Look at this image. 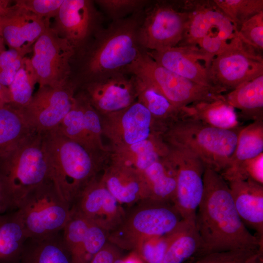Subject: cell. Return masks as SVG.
Masks as SVG:
<instances>
[{
	"instance_id": "e0dca14e",
	"label": "cell",
	"mask_w": 263,
	"mask_h": 263,
	"mask_svg": "<svg viewBox=\"0 0 263 263\" xmlns=\"http://www.w3.org/2000/svg\"><path fill=\"white\" fill-rule=\"evenodd\" d=\"M56 129L92 152L108 151L102 141L101 115L80 91L75 94L71 109Z\"/></svg>"
},
{
	"instance_id": "ac0fdd59",
	"label": "cell",
	"mask_w": 263,
	"mask_h": 263,
	"mask_svg": "<svg viewBox=\"0 0 263 263\" xmlns=\"http://www.w3.org/2000/svg\"><path fill=\"white\" fill-rule=\"evenodd\" d=\"M79 88L100 115L120 111L136 100L132 75L119 74L84 83Z\"/></svg>"
},
{
	"instance_id": "1f68e13d",
	"label": "cell",
	"mask_w": 263,
	"mask_h": 263,
	"mask_svg": "<svg viewBox=\"0 0 263 263\" xmlns=\"http://www.w3.org/2000/svg\"><path fill=\"white\" fill-rule=\"evenodd\" d=\"M201 247V241L195 224L185 221L170 244L163 263H184L191 257H196Z\"/></svg>"
},
{
	"instance_id": "836d02e7",
	"label": "cell",
	"mask_w": 263,
	"mask_h": 263,
	"mask_svg": "<svg viewBox=\"0 0 263 263\" xmlns=\"http://www.w3.org/2000/svg\"><path fill=\"white\" fill-rule=\"evenodd\" d=\"M38 83L30 58L25 56L12 82L8 87L11 103L18 108L26 106L33 95L35 85Z\"/></svg>"
},
{
	"instance_id": "60d3db41",
	"label": "cell",
	"mask_w": 263,
	"mask_h": 263,
	"mask_svg": "<svg viewBox=\"0 0 263 263\" xmlns=\"http://www.w3.org/2000/svg\"><path fill=\"white\" fill-rule=\"evenodd\" d=\"M109 233V231L100 224L90 220L84 243L85 255L88 263L108 241Z\"/></svg>"
},
{
	"instance_id": "7a4b0ae2",
	"label": "cell",
	"mask_w": 263,
	"mask_h": 263,
	"mask_svg": "<svg viewBox=\"0 0 263 263\" xmlns=\"http://www.w3.org/2000/svg\"><path fill=\"white\" fill-rule=\"evenodd\" d=\"M145 9L126 18L112 21L75 54L77 67L73 78L79 87L86 83L119 74L126 75L128 66L145 50L138 39Z\"/></svg>"
},
{
	"instance_id": "d590c367",
	"label": "cell",
	"mask_w": 263,
	"mask_h": 263,
	"mask_svg": "<svg viewBox=\"0 0 263 263\" xmlns=\"http://www.w3.org/2000/svg\"><path fill=\"white\" fill-rule=\"evenodd\" d=\"M112 21L126 18L144 10L150 3L148 0H94Z\"/></svg>"
},
{
	"instance_id": "7c38bea8",
	"label": "cell",
	"mask_w": 263,
	"mask_h": 263,
	"mask_svg": "<svg viewBox=\"0 0 263 263\" xmlns=\"http://www.w3.org/2000/svg\"><path fill=\"white\" fill-rule=\"evenodd\" d=\"M168 145V156L176 170V191L173 204L184 220L195 224L197 209L204 193L206 167L189 149Z\"/></svg>"
},
{
	"instance_id": "d6986e66",
	"label": "cell",
	"mask_w": 263,
	"mask_h": 263,
	"mask_svg": "<svg viewBox=\"0 0 263 263\" xmlns=\"http://www.w3.org/2000/svg\"><path fill=\"white\" fill-rule=\"evenodd\" d=\"M146 52L157 63L169 71L217 91L213 87L210 78L213 58L197 47L177 46L163 50Z\"/></svg>"
},
{
	"instance_id": "3957f363",
	"label": "cell",
	"mask_w": 263,
	"mask_h": 263,
	"mask_svg": "<svg viewBox=\"0 0 263 263\" xmlns=\"http://www.w3.org/2000/svg\"><path fill=\"white\" fill-rule=\"evenodd\" d=\"M50 180L70 208L84 188L97 177L108 155L94 153L55 129L43 132Z\"/></svg>"
},
{
	"instance_id": "ba28073f",
	"label": "cell",
	"mask_w": 263,
	"mask_h": 263,
	"mask_svg": "<svg viewBox=\"0 0 263 263\" xmlns=\"http://www.w3.org/2000/svg\"><path fill=\"white\" fill-rule=\"evenodd\" d=\"M126 74L148 81L181 109L198 102L223 97V94L216 90L192 82L160 65L146 50L128 66Z\"/></svg>"
},
{
	"instance_id": "8d00e7d4",
	"label": "cell",
	"mask_w": 263,
	"mask_h": 263,
	"mask_svg": "<svg viewBox=\"0 0 263 263\" xmlns=\"http://www.w3.org/2000/svg\"><path fill=\"white\" fill-rule=\"evenodd\" d=\"M182 224L175 231L162 236L154 237L145 241L138 254L144 263H163L167 249L177 235Z\"/></svg>"
},
{
	"instance_id": "4dcf8cb0",
	"label": "cell",
	"mask_w": 263,
	"mask_h": 263,
	"mask_svg": "<svg viewBox=\"0 0 263 263\" xmlns=\"http://www.w3.org/2000/svg\"><path fill=\"white\" fill-rule=\"evenodd\" d=\"M262 153H263V120L255 121L242 127L229 164L220 174L229 173L244 162Z\"/></svg>"
},
{
	"instance_id": "2e32d148",
	"label": "cell",
	"mask_w": 263,
	"mask_h": 263,
	"mask_svg": "<svg viewBox=\"0 0 263 263\" xmlns=\"http://www.w3.org/2000/svg\"><path fill=\"white\" fill-rule=\"evenodd\" d=\"M101 117L103 135L109 140L111 148L137 143L159 133L151 114L137 100Z\"/></svg>"
},
{
	"instance_id": "f546056e",
	"label": "cell",
	"mask_w": 263,
	"mask_h": 263,
	"mask_svg": "<svg viewBox=\"0 0 263 263\" xmlns=\"http://www.w3.org/2000/svg\"><path fill=\"white\" fill-rule=\"evenodd\" d=\"M32 130L19 108L11 104L0 107V157L13 150Z\"/></svg>"
},
{
	"instance_id": "ffe728a7",
	"label": "cell",
	"mask_w": 263,
	"mask_h": 263,
	"mask_svg": "<svg viewBox=\"0 0 263 263\" xmlns=\"http://www.w3.org/2000/svg\"><path fill=\"white\" fill-rule=\"evenodd\" d=\"M49 26V20L14 3L0 17V37L9 48L29 52L31 46Z\"/></svg>"
},
{
	"instance_id": "6da1fadb",
	"label": "cell",
	"mask_w": 263,
	"mask_h": 263,
	"mask_svg": "<svg viewBox=\"0 0 263 263\" xmlns=\"http://www.w3.org/2000/svg\"><path fill=\"white\" fill-rule=\"evenodd\" d=\"M203 180V195L195 221L201 241L196 257L216 252L263 249V241L252 234L240 219L228 183L219 173L208 168L205 169Z\"/></svg>"
},
{
	"instance_id": "ab89813d",
	"label": "cell",
	"mask_w": 263,
	"mask_h": 263,
	"mask_svg": "<svg viewBox=\"0 0 263 263\" xmlns=\"http://www.w3.org/2000/svg\"><path fill=\"white\" fill-rule=\"evenodd\" d=\"M28 52L9 48L0 54V84L8 87Z\"/></svg>"
},
{
	"instance_id": "e575fe53",
	"label": "cell",
	"mask_w": 263,
	"mask_h": 263,
	"mask_svg": "<svg viewBox=\"0 0 263 263\" xmlns=\"http://www.w3.org/2000/svg\"><path fill=\"white\" fill-rule=\"evenodd\" d=\"M235 24L241 25L255 15L263 11V0H213Z\"/></svg>"
},
{
	"instance_id": "f35d334b",
	"label": "cell",
	"mask_w": 263,
	"mask_h": 263,
	"mask_svg": "<svg viewBox=\"0 0 263 263\" xmlns=\"http://www.w3.org/2000/svg\"><path fill=\"white\" fill-rule=\"evenodd\" d=\"M261 253L263 249L216 252L206 254L192 263H249Z\"/></svg>"
},
{
	"instance_id": "8992f818",
	"label": "cell",
	"mask_w": 263,
	"mask_h": 263,
	"mask_svg": "<svg viewBox=\"0 0 263 263\" xmlns=\"http://www.w3.org/2000/svg\"><path fill=\"white\" fill-rule=\"evenodd\" d=\"M183 221L173 203L145 199L126 211L121 222L109 232L108 241L121 249L138 253L145 241L171 233Z\"/></svg>"
},
{
	"instance_id": "83f0119b",
	"label": "cell",
	"mask_w": 263,
	"mask_h": 263,
	"mask_svg": "<svg viewBox=\"0 0 263 263\" xmlns=\"http://www.w3.org/2000/svg\"><path fill=\"white\" fill-rule=\"evenodd\" d=\"M142 173L150 199L173 204L176 191V170L168 154L153 163Z\"/></svg>"
},
{
	"instance_id": "f1b7e54d",
	"label": "cell",
	"mask_w": 263,
	"mask_h": 263,
	"mask_svg": "<svg viewBox=\"0 0 263 263\" xmlns=\"http://www.w3.org/2000/svg\"><path fill=\"white\" fill-rule=\"evenodd\" d=\"M20 263H72L62 231L40 239L29 238L24 244Z\"/></svg>"
},
{
	"instance_id": "484cf974",
	"label": "cell",
	"mask_w": 263,
	"mask_h": 263,
	"mask_svg": "<svg viewBox=\"0 0 263 263\" xmlns=\"http://www.w3.org/2000/svg\"><path fill=\"white\" fill-rule=\"evenodd\" d=\"M225 101L240 111L238 117L263 120V75L245 82L224 94Z\"/></svg>"
},
{
	"instance_id": "44dd1931",
	"label": "cell",
	"mask_w": 263,
	"mask_h": 263,
	"mask_svg": "<svg viewBox=\"0 0 263 263\" xmlns=\"http://www.w3.org/2000/svg\"><path fill=\"white\" fill-rule=\"evenodd\" d=\"M236 211L246 227L263 241V185L251 180L228 182Z\"/></svg>"
},
{
	"instance_id": "7bdbcfd3",
	"label": "cell",
	"mask_w": 263,
	"mask_h": 263,
	"mask_svg": "<svg viewBox=\"0 0 263 263\" xmlns=\"http://www.w3.org/2000/svg\"><path fill=\"white\" fill-rule=\"evenodd\" d=\"M121 249L107 241L92 257L89 263H114L122 258Z\"/></svg>"
},
{
	"instance_id": "74e56055",
	"label": "cell",
	"mask_w": 263,
	"mask_h": 263,
	"mask_svg": "<svg viewBox=\"0 0 263 263\" xmlns=\"http://www.w3.org/2000/svg\"><path fill=\"white\" fill-rule=\"evenodd\" d=\"M240 39L258 52L263 51V11L244 22L237 31Z\"/></svg>"
},
{
	"instance_id": "5bb4252c",
	"label": "cell",
	"mask_w": 263,
	"mask_h": 263,
	"mask_svg": "<svg viewBox=\"0 0 263 263\" xmlns=\"http://www.w3.org/2000/svg\"><path fill=\"white\" fill-rule=\"evenodd\" d=\"M104 18L97 9L94 0H64L51 28L70 42L75 54L104 27Z\"/></svg>"
},
{
	"instance_id": "7402d4cb",
	"label": "cell",
	"mask_w": 263,
	"mask_h": 263,
	"mask_svg": "<svg viewBox=\"0 0 263 263\" xmlns=\"http://www.w3.org/2000/svg\"><path fill=\"white\" fill-rule=\"evenodd\" d=\"M168 144L160 134L130 145L110 148L111 163L143 172L155 162L167 156Z\"/></svg>"
},
{
	"instance_id": "4fadbf2b",
	"label": "cell",
	"mask_w": 263,
	"mask_h": 263,
	"mask_svg": "<svg viewBox=\"0 0 263 263\" xmlns=\"http://www.w3.org/2000/svg\"><path fill=\"white\" fill-rule=\"evenodd\" d=\"M78 87L72 78L61 87H39L29 103L19 109L31 129L40 132L50 131L59 125L71 109Z\"/></svg>"
},
{
	"instance_id": "52a82bcc",
	"label": "cell",
	"mask_w": 263,
	"mask_h": 263,
	"mask_svg": "<svg viewBox=\"0 0 263 263\" xmlns=\"http://www.w3.org/2000/svg\"><path fill=\"white\" fill-rule=\"evenodd\" d=\"M29 238L40 239L62 231L71 208L48 180L31 190L18 209Z\"/></svg>"
},
{
	"instance_id": "7dc6e473",
	"label": "cell",
	"mask_w": 263,
	"mask_h": 263,
	"mask_svg": "<svg viewBox=\"0 0 263 263\" xmlns=\"http://www.w3.org/2000/svg\"><path fill=\"white\" fill-rule=\"evenodd\" d=\"M5 43L3 39L0 37V54L5 50Z\"/></svg>"
},
{
	"instance_id": "603a6c76",
	"label": "cell",
	"mask_w": 263,
	"mask_h": 263,
	"mask_svg": "<svg viewBox=\"0 0 263 263\" xmlns=\"http://www.w3.org/2000/svg\"><path fill=\"white\" fill-rule=\"evenodd\" d=\"M118 202L132 206L150 199L148 188L142 172L110 163L100 177Z\"/></svg>"
},
{
	"instance_id": "f6af8a7d",
	"label": "cell",
	"mask_w": 263,
	"mask_h": 263,
	"mask_svg": "<svg viewBox=\"0 0 263 263\" xmlns=\"http://www.w3.org/2000/svg\"><path fill=\"white\" fill-rule=\"evenodd\" d=\"M122 263H144L139 254L132 251L127 256L123 257Z\"/></svg>"
},
{
	"instance_id": "cb8c5ba5",
	"label": "cell",
	"mask_w": 263,
	"mask_h": 263,
	"mask_svg": "<svg viewBox=\"0 0 263 263\" xmlns=\"http://www.w3.org/2000/svg\"><path fill=\"white\" fill-rule=\"evenodd\" d=\"M133 76L136 100L150 112L158 133L161 134L171 124L184 117V108L175 106L148 81Z\"/></svg>"
},
{
	"instance_id": "9a60e30c",
	"label": "cell",
	"mask_w": 263,
	"mask_h": 263,
	"mask_svg": "<svg viewBox=\"0 0 263 263\" xmlns=\"http://www.w3.org/2000/svg\"><path fill=\"white\" fill-rule=\"evenodd\" d=\"M188 19L178 46H196L202 38L218 36L228 40L238 37L237 27L213 0H183Z\"/></svg>"
},
{
	"instance_id": "bcb514c9",
	"label": "cell",
	"mask_w": 263,
	"mask_h": 263,
	"mask_svg": "<svg viewBox=\"0 0 263 263\" xmlns=\"http://www.w3.org/2000/svg\"><path fill=\"white\" fill-rule=\"evenodd\" d=\"M11 1L0 0V17L4 14L11 5Z\"/></svg>"
},
{
	"instance_id": "5b68a950",
	"label": "cell",
	"mask_w": 263,
	"mask_h": 263,
	"mask_svg": "<svg viewBox=\"0 0 263 263\" xmlns=\"http://www.w3.org/2000/svg\"><path fill=\"white\" fill-rule=\"evenodd\" d=\"M242 127L222 129L185 117L171 124L161 136L169 145L189 149L200 159L206 168L221 173L229 164Z\"/></svg>"
},
{
	"instance_id": "9c48e42d",
	"label": "cell",
	"mask_w": 263,
	"mask_h": 263,
	"mask_svg": "<svg viewBox=\"0 0 263 263\" xmlns=\"http://www.w3.org/2000/svg\"><path fill=\"white\" fill-rule=\"evenodd\" d=\"M187 19L183 0L151 1L144 10L139 30L141 47L160 51L178 46Z\"/></svg>"
},
{
	"instance_id": "b9f144b4",
	"label": "cell",
	"mask_w": 263,
	"mask_h": 263,
	"mask_svg": "<svg viewBox=\"0 0 263 263\" xmlns=\"http://www.w3.org/2000/svg\"><path fill=\"white\" fill-rule=\"evenodd\" d=\"M64 0H18L15 4L37 16L50 19L55 18Z\"/></svg>"
},
{
	"instance_id": "d6a6232c",
	"label": "cell",
	"mask_w": 263,
	"mask_h": 263,
	"mask_svg": "<svg viewBox=\"0 0 263 263\" xmlns=\"http://www.w3.org/2000/svg\"><path fill=\"white\" fill-rule=\"evenodd\" d=\"M90 222V219L71 211L70 219L62 230V236L72 263H88L85 258L84 243Z\"/></svg>"
},
{
	"instance_id": "d4e9b609",
	"label": "cell",
	"mask_w": 263,
	"mask_h": 263,
	"mask_svg": "<svg viewBox=\"0 0 263 263\" xmlns=\"http://www.w3.org/2000/svg\"><path fill=\"white\" fill-rule=\"evenodd\" d=\"M28 238L17 210L0 214V263H20Z\"/></svg>"
},
{
	"instance_id": "8fae6325",
	"label": "cell",
	"mask_w": 263,
	"mask_h": 263,
	"mask_svg": "<svg viewBox=\"0 0 263 263\" xmlns=\"http://www.w3.org/2000/svg\"><path fill=\"white\" fill-rule=\"evenodd\" d=\"M33 52L30 59L39 87H61L71 79L75 49L50 26L34 43Z\"/></svg>"
},
{
	"instance_id": "30bf717a",
	"label": "cell",
	"mask_w": 263,
	"mask_h": 263,
	"mask_svg": "<svg viewBox=\"0 0 263 263\" xmlns=\"http://www.w3.org/2000/svg\"><path fill=\"white\" fill-rule=\"evenodd\" d=\"M262 75V54L244 43L239 37L213 57L210 68L212 85L222 94Z\"/></svg>"
},
{
	"instance_id": "277c9868",
	"label": "cell",
	"mask_w": 263,
	"mask_h": 263,
	"mask_svg": "<svg viewBox=\"0 0 263 263\" xmlns=\"http://www.w3.org/2000/svg\"><path fill=\"white\" fill-rule=\"evenodd\" d=\"M49 180L43 132L32 130L0 157V214L16 210L27 193Z\"/></svg>"
},
{
	"instance_id": "c3c4849f",
	"label": "cell",
	"mask_w": 263,
	"mask_h": 263,
	"mask_svg": "<svg viewBox=\"0 0 263 263\" xmlns=\"http://www.w3.org/2000/svg\"></svg>"
},
{
	"instance_id": "4316f807",
	"label": "cell",
	"mask_w": 263,
	"mask_h": 263,
	"mask_svg": "<svg viewBox=\"0 0 263 263\" xmlns=\"http://www.w3.org/2000/svg\"><path fill=\"white\" fill-rule=\"evenodd\" d=\"M185 117L198 120L207 125L222 129H233L241 126L235 109L221 98L198 102L184 109Z\"/></svg>"
},
{
	"instance_id": "ee69618b",
	"label": "cell",
	"mask_w": 263,
	"mask_h": 263,
	"mask_svg": "<svg viewBox=\"0 0 263 263\" xmlns=\"http://www.w3.org/2000/svg\"><path fill=\"white\" fill-rule=\"evenodd\" d=\"M11 103V95L8 87L0 84V107Z\"/></svg>"
}]
</instances>
